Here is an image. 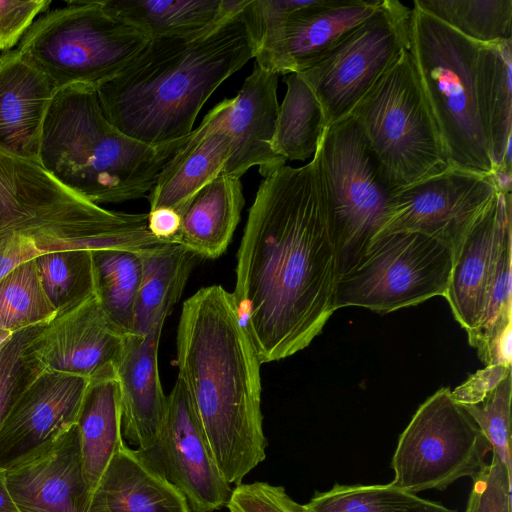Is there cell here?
<instances>
[{"label": "cell", "instance_id": "cell-1", "mask_svg": "<svg viewBox=\"0 0 512 512\" xmlns=\"http://www.w3.org/2000/svg\"><path fill=\"white\" fill-rule=\"evenodd\" d=\"M338 258L316 154L260 183L233 292L262 363L306 348L335 309Z\"/></svg>", "mask_w": 512, "mask_h": 512}, {"label": "cell", "instance_id": "cell-2", "mask_svg": "<svg viewBox=\"0 0 512 512\" xmlns=\"http://www.w3.org/2000/svg\"><path fill=\"white\" fill-rule=\"evenodd\" d=\"M184 384L215 462L231 485L266 457L257 351L236 298L220 285L182 305L176 337Z\"/></svg>", "mask_w": 512, "mask_h": 512}, {"label": "cell", "instance_id": "cell-3", "mask_svg": "<svg viewBox=\"0 0 512 512\" xmlns=\"http://www.w3.org/2000/svg\"><path fill=\"white\" fill-rule=\"evenodd\" d=\"M245 7L205 31L150 39L96 89L106 119L150 145L189 136L212 93L255 57Z\"/></svg>", "mask_w": 512, "mask_h": 512}, {"label": "cell", "instance_id": "cell-4", "mask_svg": "<svg viewBox=\"0 0 512 512\" xmlns=\"http://www.w3.org/2000/svg\"><path fill=\"white\" fill-rule=\"evenodd\" d=\"M163 243L148 213L102 208L53 178L37 160L0 147V278L54 251L126 248Z\"/></svg>", "mask_w": 512, "mask_h": 512}, {"label": "cell", "instance_id": "cell-5", "mask_svg": "<svg viewBox=\"0 0 512 512\" xmlns=\"http://www.w3.org/2000/svg\"><path fill=\"white\" fill-rule=\"evenodd\" d=\"M189 136L150 145L133 139L104 116L96 89H57L47 109L37 161L58 182L95 204L147 196L164 165Z\"/></svg>", "mask_w": 512, "mask_h": 512}, {"label": "cell", "instance_id": "cell-6", "mask_svg": "<svg viewBox=\"0 0 512 512\" xmlns=\"http://www.w3.org/2000/svg\"><path fill=\"white\" fill-rule=\"evenodd\" d=\"M479 46L413 2L408 50L449 165L489 175L492 164L476 96Z\"/></svg>", "mask_w": 512, "mask_h": 512}, {"label": "cell", "instance_id": "cell-7", "mask_svg": "<svg viewBox=\"0 0 512 512\" xmlns=\"http://www.w3.org/2000/svg\"><path fill=\"white\" fill-rule=\"evenodd\" d=\"M150 38L112 13L103 0H70L34 21L16 49L56 89H97L116 76Z\"/></svg>", "mask_w": 512, "mask_h": 512}, {"label": "cell", "instance_id": "cell-8", "mask_svg": "<svg viewBox=\"0 0 512 512\" xmlns=\"http://www.w3.org/2000/svg\"><path fill=\"white\" fill-rule=\"evenodd\" d=\"M349 115L400 188L450 166L408 49L376 80Z\"/></svg>", "mask_w": 512, "mask_h": 512}, {"label": "cell", "instance_id": "cell-9", "mask_svg": "<svg viewBox=\"0 0 512 512\" xmlns=\"http://www.w3.org/2000/svg\"><path fill=\"white\" fill-rule=\"evenodd\" d=\"M315 154L340 276L359 260L381 231L400 187L351 115L326 127Z\"/></svg>", "mask_w": 512, "mask_h": 512}, {"label": "cell", "instance_id": "cell-10", "mask_svg": "<svg viewBox=\"0 0 512 512\" xmlns=\"http://www.w3.org/2000/svg\"><path fill=\"white\" fill-rule=\"evenodd\" d=\"M452 265L451 249L433 237L413 231L378 235L339 276L335 309L357 306L385 314L445 297Z\"/></svg>", "mask_w": 512, "mask_h": 512}, {"label": "cell", "instance_id": "cell-11", "mask_svg": "<svg viewBox=\"0 0 512 512\" xmlns=\"http://www.w3.org/2000/svg\"><path fill=\"white\" fill-rule=\"evenodd\" d=\"M491 445L447 387L417 409L399 437L391 467L392 485L413 494L445 490L473 477L485 464Z\"/></svg>", "mask_w": 512, "mask_h": 512}, {"label": "cell", "instance_id": "cell-12", "mask_svg": "<svg viewBox=\"0 0 512 512\" xmlns=\"http://www.w3.org/2000/svg\"><path fill=\"white\" fill-rule=\"evenodd\" d=\"M382 0H249L245 14L255 62L277 75L299 73L371 16Z\"/></svg>", "mask_w": 512, "mask_h": 512}, {"label": "cell", "instance_id": "cell-13", "mask_svg": "<svg viewBox=\"0 0 512 512\" xmlns=\"http://www.w3.org/2000/svg\"><path fill=\"white\" fill-rule=\"evenodd\" d=\"M411 8L382 0L366 20L299 72L320 101L327 126L343 119L409 47Z\"/></svg>", "mask_w": 512, "mask_h": 512}, {"label": "cell", "instance_id": "cell-14", "mask_svg": "<svg viewBox=\"0 0 512 512\" xmlns=\"http://www.w3.org/2000/svg\"><path fill=\"white\" fill-rule=\"evenodd\" d=\"M136 451L180 491L190 511L213 512L227 505L231 486L215 462L190 396L179 378L167 396L159 434L150 445Z\"/></svg>", "mask_w": 512, "mask_h": 512}, {"label": "cell", "instance_id": "cell-15", "mask_svg": "<svg viewBox=\"0 0 512 512\" xmlns=\"http://www.w3.org/2000/svg\"><path fill=\"white\" fill-rule=\"evenodd\" d=\"M496 193L489 175L449 166L400 188L378 235L396 231L419 232L447 245L454 256Z\"/></svg>", "mask_w": 512, "mask_h": 512}, {"label": "cell", "instance_id": "cell-16", "mask_svg": "<svg viewBox=\"0 0 512 512\" xmlns=\"http://www.w3.org/2000/svg\"><path fill=\"white\" fill-rule=\"evenodd\" d=\"M511 202V193H496L453 256L445 298L468 340L481 324L500 263L512 250Z\"/></svg>", "mask_w": 512, "mask_h": 512}, {"label": "cell", "instance_id": "cell-17", "mask_svg": "<svg viewBox=\"0 0 512 512\" xmlns=\"http://www.w3.org/2000/svg\"><path fill=\"white\" fill-rule=\"evenodd\" d=\"M89 378L44 370L0 427V469L51 443L76 424Z\"/></svg>", "mask_w": 512, "mask_h": 512}, {"label": "cell", "instance_id": "cell-18", "mask_svg": "<svg viewBox=\"0 0 512 512\" xmlns=\"http://www.w3.org/2000/svg\"><path fill=\"white\" fill-rule=\"evenodd\" d=\"M4 474L20 512H94L76 424Z\"/></svg>", "mask_w": 512, "mask_h": 512}, {"label": "cell", "instance_id": "cell-19", "mask_svg": "<svg viewBox=\"0 0 512 512\" xmlns=\"http://www.w3.org/2000/svg\"><path fill=\"white\" fill-rule=\"evenodd\" d=\"M278 76L255 62L237 95L214 107L220 125L232 138L223 174L240 178L257 166L265 178L285 165L286 159L273 148L279 110Z\"/></svg>", "mask_w": 512, "mask_h": 512}, {"label": "cell", "instance_id": "cell-20", "mask_svg": "<svg viewBox=\"0 0 512 512\" xmlns=\"http://www.w3.org/2000/svg\"><path fill=\"white\" fill-rule=\"evenodd\" d=\"M125 336L107 317L96 296L56 314L31 343L45 370L90 378L116 364Z\"/></svg>", "mask_w": 512, "mask_h": 512}, {"label": "cell", "instance_id": "cell-21", "mask_svg": "<svg viewBox=\"0 0 512 512\" xmlns=\"http://www.w3.org/2000/svg\"><path fill=\"white\" fill-rule=\"evenodd\" d=\"M164 322L144 336L126 335L115 364L121 397L122 435L137 449L150 445L163 425L167 396L158 370V347Z\"/></svg>", "mask_w": 512, "mask_h": 512}, {"label": "cell", "instance_id": "cell-22", "mask_svg": "<svg viewBox=\"0 0 512 512\" xmlns=\"http://www.w3.org/2000/svg\"><path fill=\"white\" fill-rule=\"evenodd\" d=\"M52 81L17 50L0 55V147L37 160Z\"/></svg>", "mask_w": 512, "mask_h": 512}, {"label": "cell", "instance_id": "cell-23", "mask_svg": "<svg viewBox=\"0 0 512 512\" xmlns=\"http://www.w3.org/2000/svg\"><path fill=\"white\" fill-rule=\"evenodd\" d=\"M231 150L232 138L212 108L158 174L148 196L150 210L170 208L181 214L203 186L223 173Z\"/></svg>", "mask_w": 512, "mask_h": 512}, {"label": "cell", "instance_id": "cell-24", "mask_svg": "<svg viewBox=\"0 0 512 512\" xmlns=\"http://www.w3.org/2000/svg\"><path fill=\"white\" fill-rule=\"evenodd\" d=\"M94 512H190L184 496L125 443L93 495Z\"/></svg>", "mask_w": 512, "mask_h": 512}, {"label": "cell", "instance_id": "cell-25", "mask_svg": "<svg viewBox=\"0 0 512 512\" xmlns=\"http://www.w3.org/2000/svg\"><path fill=\"white\" fill-rule=\"evenodd\" d=\"M76 426L85 480L94 495L111 459L124 444L120 388L114 364L106 365L89 378Z\"/></svg>", "mask_w": 512, "mask_h": 512}, {"label": "cell", "instance_id": "cell-26", "mask_svg": "<svg viewBox=\"0 0 512 512\" xmlns=\"http://www.w3.org/2000/svg\"><path fill=\"white\" fill-rule=\"evenodd\" d=\"M245 204L240 178L220 174L182 210L177 243L198 258L216 259L231 242Z\"/></svg>", "mask_w": 512, "mask_h": 512}, {"label": "cell", "instance_id": "cell-27", "mask_svg": "<svg viewBox=\"0 0 512 512\" xmlns=\"http://www.w3.org/2000/svg\"><path fill=\"white\" fill-rule=\"evenodd\" d=\"M249 0H103L116 16L150 39L205 31L242 10Z\"/></svg>", "mask_w": 512, "mask_h": 512}, {"label": "cell", "instance_id": "cell-28", "mask_svg": "<svg viewBox=\"0 0 512 512\" xmlns=\"http://www.w3.org/2000/svg\"><path fill=\"white\" fill-rule=\"evenodd\" d=\"M142 280L136 301L132 334L144 336L178 302L197 256L179 243L163 242L139 250Z\"/></svg>", "mask_w": 512, "mask_h": 512}, {"label": "cell", "instance_id": "cell-29", "mask_svg": "<svg viewBox=\"0 0 512 512\" xmlns=\"http://www.w3.org/2000/svg\"><path fill=\"white\" fill-rule=\"evenodd\" d=\"M512 40L481 44L476 63L477 108L492 168L502 164L512 137Z\"/></svg>", "mask_w": 512, "mask_h": 512}, {"label": "cell", "instance_id": "cell-30", "mask_svg": "<svg viewBox=\"0 0 512 512\" xmlns=\"http://www.w3.org/2000/svg\"><path fill=\"white\" fill-rule=\"evenodd\" d=\"M273 139L275 152L287 160L313 157L327 127L322 105L300 73L287 74Z\"/></svg>", "mask_w": 512, "mask_h": 512}, {"label": "cell", "instance_id": "cell-31", "mask_svg": "<svg viewBox=\"0 0 512 512\" xmlns=\"http://www.w3.org/2000/svg\"><path fill=\"white\" fill-rule=\"evenodd\" d=\"M95 296L109 320L132 334L136 301L142 280L139 250L108 248L92 251Z\"/></svg>", "mask_w": 512, "mask_h": 512}, {"label": "cell", "instance_id": "cell-32", "mask_svg": "<svg viewBox=\"0 0 512 512\" xmlns=\"http://www.w3.org/2000/svg\"><path fill=\"white\" fill-rule=\"evenodd\" d=\"M303 512H456L438 502L385 485H340L317 492Z\"/></svg>", "mask_w": 512, "mask_h": 512}, {"label": "cell", "instance_id": "cell-33", "mask_svg": "<svg viewBox=\"0 0 512 512\" xmlns=\"http://www.w3.org/2000/svg\"><path fill=\"white\" fill-rule=\"evenodd\" d=\"M466 38L481 44L512 40V0H415Z\"/></svg>", "mask_w": 512, "mask_h": 512}, {"label": "cell", "instance_id": "cell-34", "mask_svg": "<svg viewBox=\"0 0 512 512\" xmlns=\"http://www.w3.org/2000/svg\"><path fill=\"white\" fill-rule=\"evenodd\" d=\"M43 290L56 314L95 295L92 251L65 250L35 258Z\"/></svg>", "mask_w": 512, "mask_h": 512}, {"label": "cell", "instance_id": "cell-35", "mask_svg": "<svg viewBox=\"0 0 512 512\" xmlns=\"http://www.w3.org/2000/svg\"><path fill=\"white\" fill-rule=\"evenodd\" d=\"M56 310L47 298L35 259L0 278V329L11 333L52 320Z\"/></svg>", "mask_w": 512, "mask_h": 512}, {"label": "cell", "instance_id": "cell-36", "mask_svg": "<svg viewBox=\"0 0 512 512\" xmlns=\"http://www.w3.org/2000/svg\"><path fill=\"white\" fill-rule=\"evenodd\" d=\"M47 323L15 332L0 348V427L19 396L45 370L30 347Z\"/></svg>", "mask_w": 512, "mask_h": 512}, {"label": "cell", "instance_id": "cell-37", "mask_svg": "<svg viewBox=\"0 0 512 512\" xmlns=\"http://www.w3.org/2000/svg\"><path fill=\"white\" fill-rule=\"evenodd\" d=\"M511 395L510 372L481 402L462 406L489 441L493 454L497 455L512 475Z\"/></svg>", "mask_w": 512, "mask_h": 512}, {"label": "cell", "instance_id": "cell-38", "mask_svg": "<svg viewBox=\"0 0 512 512\" xmlns=\"http://www.w3.org/2000/svg\"><path fill=\"white\" fill-rule=\"evenodd\" d=\"M464 512H512V475L493 454L473 477Z\"/></svg>", "mask_w": 512, "mask_h": 512}, {"label": "cell", "instance_id": "cell-39", "mask_svg": "<svg viewBox=\"0 0 512 512\" xmlns=\"http://www.w3.org/2000/svg\"><path fill=\"white\" fill-rule=\"evenodd\" d=\"M226 507L229 512H303L283 487L266 482L237 485Z\"/></svg>", "mask_w": 512, "mask_h": 512}, {"label": "cell", "instance_id": "cell-40", "mask_svg": "<svg viewBox=\"0 0 512 512\" xmlns=\"http://www.w3.org/2000/svg\"><path fill=\"white\" fill-rule=\"evenodd\" d=\"M50 5L51 0H0V51H11Z\"/></svg>", "mask_w": 512, "mask_h": 512}, {"label": "cell", "instance_id": "cell-41", "mask_svg": "<svg viewBox=\"0 0 512 512\" xmlns=\"http://www.w3.org/2000/svg\"><path fill=\"white\" fill-rule=\"evenodd\" d=\"M512 366L488 365L477 371L465 383L451 391L453 399L460 405H472L481 402L508 374Z\"/></svg>", "mask_w": 512, "mask_h": 512}, {"label": "cell", "instance_id": "cell-42", "mask_svg": "<svg viewBox=\"0 0 512 512\" xmlns=\"http://www.w3.org/2000/svg\"><path fill=\"white\" fill-rule=\"evenodd\" d=\"M181 216L170 208H158L148 213V229L158 240L177 243Z\"/></svg>", "mask_w": 512, "mask_h": 512}, {"label": "cell", "instance_id": "cell-43", "mask_svg": "<svg viewBox=\"0 0 512 512\" xmlns=\"http://www.w3.org/2000/svg\"><path fill=\"white\" fill-rule=\"evenodd\" d=\"M489 177L497 193L509 194L512 188V167L499 165L493 167Z\"/></svg>", "mask_w": 512, "mask_h": 512}, {"label": "cell", "instance_id": "cell-44", "mask_svg": "<svg viewBox=\"0 0 512 512\" xmlns=\"http://www.w3.org/2000/svg\"><path fill=\"white\" fill-rule=\"evenodd\" d=\"M0 512H20L7 488L4 470L0 469Z\"/></svg>", "mask_w": 512, "mask_h": 512}, {"label": "cell", "instance_id": "cell-45", "mask_svg": "<svg viewBox=\"0 0 512 512\" xmlns=\"http://www.w3.org/2000/svg\"><path fill=\"white\" fill-rule=\"evenodd\" d=\"M14 333L0 329V348L12 337Z\"/></svg>", "mask_w": 512, "mask_h": 512}]
</instances>
